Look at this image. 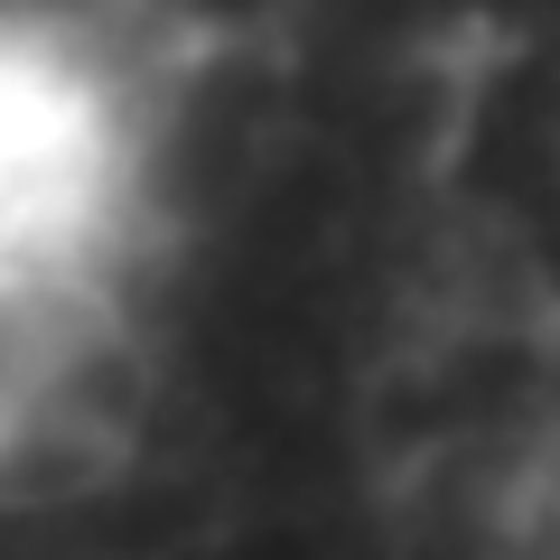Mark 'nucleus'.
<instances>
[{
	"label": "nucleus",
	"instance_id": "1",
	"mask_svg": "<svg viewBox=\"0 0 560 560\" xmlns=\"http://www.w3.org/2000/svg\"><path fill=\"white\" fill-rule=\"evenodd\" d=\"M160 160V47L103 0H0V300L131 290Z\"/></svg>",
	"mask_w": 560,
	"mask_h": 560
},
{
	"label": "nucleus",
	"instance_id": "2",
	"mask_svg": "<svg viewBox=\"0 0 560 560\" xmlns=\"http://www.w3.org/2000/svg\"><path fill=\"white\" fill-rule=\"evenodd\" d=\"M150 401L140 290L0 300V523L113 495L150 440Z\"/></svg>",
	"mask_w": 560,
	"mask_h": 560
},
{
	"label": "nucleus",
	"instance_id": "3",
	"mask_svg": "<svg viewBox=\"0 0 560 560\" xmlns=\"http://www.w3.org/2000/svg\"><path fill=\"white\" fill-rule=\"evenodd\" d=\"M541 160H551V197H560V94H551V131H541Z\"/></svg>",
	"mask_w": 560,
	"mask_h": 560
}]
</instances>
